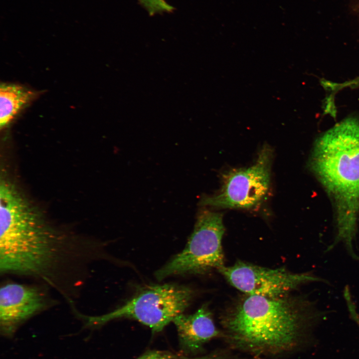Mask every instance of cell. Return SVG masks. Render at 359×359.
<instances>
[{
	"instance_id": "cell-6",
	"label": "cell",
	"mask_w": 359,
	"mask_h": 359,
	"mask_svg": "<svg viewBox=\"0 0 359 359\" xmlns=\"http://www.w3.org/2000/svg\"><path fill=\"white\" fill-rule=\"evenodd\" d=\"M273 152L268 146L260 151L257 159L247 168L233 169L223 176L219 191L204 196L199 205L222 208L250 209L262 202L269 191Z\"/></svg>"
},
{
	"instance_id": "cell-12",
	"label": "cell",
	"mask_w": 359,
	"mask_h": 359,
	"mask_svg": "<svg viewBox=\"0 0 359 359\" xmlns=\"http://www.w3.org/2000/svg\"><path fill=\"white\" fill-rule=\"evenodd\" d=\"M137 359H178L175 355L166 351H152L147 352Z\"/></svg>"
},
{
	"instance_id": "cell-13",
	"label": "cell",
	"mask_w": 359,
	"mask_h": 359,
	"mask_svg": "<svg viewBox=\"0 0 359 359\" xmlns=\"http://www.w3.org/2000/svg\"><path fill=\"white\" fill-rule=\"evenodd\" d=\"M228 359L220 357H216V356H206V357H203L191 358V359Z\"/></svg>"
},
{
	"instance_id": "cell-1",
	"label": "cell",
	"mask_w": 359,
	"mask_h": 359,
	"mask_svg": "<svg viewBox=\"0 0 359 359\" xmlns=\"http://www.w3.org/2000/svg\"><path fill=\"white\" fill-rule=\"evenodd\" d=\"M0 224L1 274L34 278L65 297V281L79 285L73 274L92 261L93 243L58 230L37 209H16Z\"/></svg>"
},
{
	"instance_id": "cell-11",
	"label": "cell",
	"mask_w": 359,
	"mask_h": 359,
	"mask_svg": "<svg viewBox=\"0 0 359 359\" xmlns=\"http://www.w3.org/2000/svg\"><path fill=\"white\" fill-rule=\"evenodd\" d=\"M151 15L163 12H171L174 7L165 0H139Z\"/></svg>"
},
{
	"instance_id": "cell-8",
	"label": "cell",
	"mask_w": 359,
	"mask_h": 359,
	"mask_svg": "<svg viewBox=\"0 0 359 359\" xmlns=\"http://www.w3.org/2000/svg\"><path fill=\"white\" fill-rule=\"evenodd\" d=\"M54 304L39 286L7 282L0 289V327L2 334L11 336L17 328L34 315Z\"/></svg>"
},
{
	"instance_id": "cell-2",
	"label": "cell",
	"mask_w": 359,
	"mask_h": 359,
	"mask_svg": "<svg viewBox=\"0 0 359 359\" xmlns=\"http://www.w3.org/2000/svg\"><path fill=\"white\" fill-rule=\"evenodd\" d=\"M316 302L287 295H246L224 315L228 337L237 346L260 354L292 349L309 318L320 315Z\"/></svg>"
},
{
	"instance_id": "cell-3",
	"label": "cell",
	"mask_w": 359,
	"mask_h": 359,
	"mask_svg": "<svg viewBox=\"0 0 359 359\" xmlns=\"http://www.w3.org/2000/svg\"><path fill=\"white\" fill-rule=\"evenodd\" d=\"M311 166L336 208L337 234L331 247L342 242L354 255L359 213V120L348 117L320 136Z\"/></svg>"
},
{
	"instance_id": "cell-7",
	"label": "cell",
	"mask_w": 359,
	"mask_h": 359,
	"mask_svg": "<svg viewBox=\"0 0 359 359\" xmlns=\"http://www.w3.org/2000/svg\"><path fill=\"white\" fill-rule=\"evenodd\" d=\"M218 271L232 286L246 295L282 297L307 283L328 282L309 272L294 273L284 268H268L241 261Z\"/></svg>"
},
{
	"instance_id": "cell-9",
	"label": "cell",
	"mask_w": 359,
	"mask_h": 359,
	"mask_svg": "<svg viewBox=\"0 0 359 359\" xmlns=\"http://www.w3.org/2000/svg\"><path fill=\"white\" fill-rule=\"evenodd\" d=\"M173 322L181 345L188 352L198 351L205 343L221 335L206 305L192 314L177 316Z\"/></svg>"
},
{
	"instance_id": "cell-10",
	"label": "cell",
	"mask_w": 359,
	"mask_h": 359,
	"mask_svg": "<svg viewBox=\"0 0 359 359\" xmlns=\"http://www.w3.org/2000/svg\"><path fill=\"white\" fill-rule=\"evenodd\" d=\"M36 96L22 86L2 83L0 86V127H6L19 112Z\"/></svg>"
},
{
	"instance_id": "cell-5",
	"label": "cell",
	"mask_w": 359,
	"mask_h": 359,
	"mask_svg": "<svg viewBox=\"0 0 359 359\" xmlns=\"http://www.w3.org/2000/svg\"><path fill=\"white\" fill-rule=\"evenodd\" d=\"M225 232L222 213L200 210L183 250L155 274L160 281L171 276L203 274L224 265L222 239Z\"/></svg>"
},
{
	"instance_id": "cell-4",
	"label": "cell",
	"mask_w": 359,
	"mask_h": 359,
	"mask_svg": "<svg viewBox=\"0 0 359 359\" xmlns=\"http://www.w3.org/2000/svg\"><path fill=\"white\" fill-rule=\"evenodd\" d=\"M191 288L175 284L148 286L125 304L107 314L85 316L87 325H100L119 318L134 319L159 332L189 306Z\"/></svg>"
}]
</instances>
